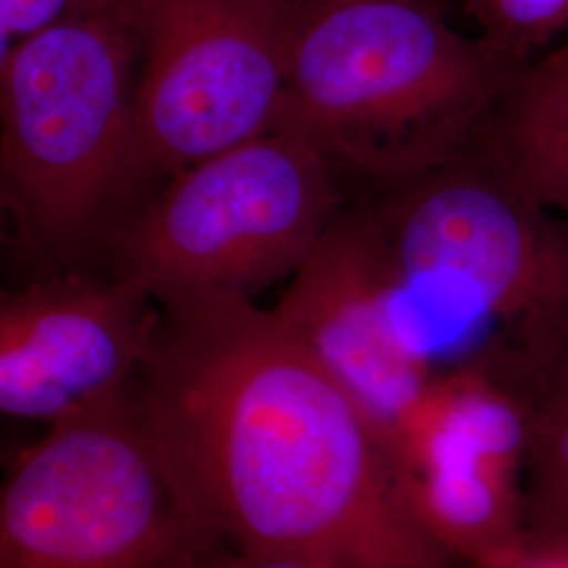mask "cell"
I'll list each match as a JSON object with an SVG mask.
<instances>
[{"mask_svg":"<svg viewBox=\"0 0 568 568\" xmlns=\"http://www.w3.org/2000/svg\"><path fill=\"white\" fill-rule=\"evenodd\" d=\"M511 568H568V549H549L532 560H520Z\"/></svg>","mask_w":568,"mask_h":568,"instance_id":"obj_16","label":"cell"},{"mask_svg":"<svg viewBox=\"0 0 568 568\" xmlns=\"http://www.w3.org/2000/svg\"><path fill=\"white\" fill-rule=\"evenodd\" d=\"M217 568H314L300 560L274 558V556H251V554H234L222 551L217 556Z\"/></svg>","mask_w":568,"mask_h":568,"instance_id":"obj_15","label":"cell"},{"mask_svg":"<svg viewBox=\"0 0 568 568\" xmlns=\"http://www.w3.org/2000/svg\"><path fill=\"white\" fill-rule=\"evenodd\" d=\"M344 169L302 135L272 129L173 175L122 225L112 274L156 304L291 276L347 203Z\"/></svg>","mask_w":568,"mask_h":568,"instance_id":"obj_5","label":"cell"},{"mask_svg":"<svg viewBox=\"0 0 568 568\" xmlns=\"http://www.w3.org/2000/svg\"><path fill=\"white\" fill-rule=\"evenodd\" d=\"M222 551H213V554H206V556H199V558H190V560H183L180 565H173L169 568H217V556Z\"/></svg>","mask_w":568,"mask_h":568,"instance_id":"obj_19","label":"cell"},{"mask_svg":"<svg viewBox=\"0 0 568 568\" xmlns=\"http://www.w3.org/2000/svg\"><path fill=\"white\" fill-rule=\"evenodd\" d=\"M356 400L394 450L432 377L396 342L366 234L352 199L291 274L274 307Z\"/></svg>","mask_w":568,"mask_h":568,"instance_id":"obj_10","label":"cell"},{"mask_svg":"<svg viewBox=\"0 0 568 568\" xmlns=\"http://www.w3.org/2000/svg\"><path fill=\"white\" fill-rule=\"evenodd\" d=\"M159 304L119 276L72 272L0 291V419L55 426L135 384Z\"/></svg>","mask_w":568,"mask_h":568,"instance_id":"obj_9","label":"cell"},{"mask_svg":"<svg viewBox=\"0 0 568 568\" xmlns=\"http://www.w3.org/2000/svg\"><path fill=\"white\" fill-rule=\"evenodd\" d=\"M527 419L532 537L544 551L568 549V339L530 389Z\"/></svg>","mask_w":568,"mask_h":568,"instance_id":"obj_12","label":"cell"},{"mask_svg":"<svg viewBox=\"0 0 568 568\" xmlns=\"http://www.w3.org/2000/svg\"><path fill=\"white\" fill-rule=\"evenodd\" d=\"M251 2H260V4H265V7H274V9H281V11L295 13V11H305V9L325 4V2H331V0H251Z\"/></svg>","mask_w":568,"mask_h":568,"instance_id":"obj_17","label":"cell"},{"mask_svg":"<svg viewBox=\"0 0 568 568\" xmlns=\"http://www.w3.org/2000/svg\"><path fill=\"white\" fill-rule=\"evenodd\" d=\"M18 445L13 447V445H9V443H2L0 440V467L4 466L13 455H16V450H18Z\"/></svg>","mask_w":568,"mask_h":568,"instance_id":"obj_20","label":"cell"},{"mask_svg":"<svg viewBox=\"0 0 568 568\" xmlns=\"http://www.w3.org/2000/svg\"><path fill=\"white\" fill-rule=\"evenodd\" d=\"M485 30L483 41L514 61L567 34L568 0H466Z\"/></svg>","mask_w":568,"mask_h":568,"instance_id":"obj_13","label":"cell"},{"mask_svg":"<svg viewBox=\"0 0 568 568\" xmlns=\"http://www.w3.org/2000/svg\"><path fill=\"white\" fill-rule=\"evenodd\" d=\"M135 394L180 501L222 551L314 568H453L384 434L274 310L159 304Z\"/></svg>","mask_w":568,"mask_h":568,"instance_id":"obj_1","label":"cell"},{"mask_svg":"<svg viewBox=\"0 0 568 568\" xmlns=\"http://www.w3.org/2000/svg\"><path fill=\"white\" fill-rule=\"evenodd\" d=\"M525 403L480 373L434 377L398 445L413 504L457 560L511 568L527 549L518 469L527 455Z\"/></svg>","mask_w":568,"mask_h":568,"instance_id":"obj_8","label":"cell"},{"mask_svg":"<svg viewBox=\"0 0 568 568\" xmlns=\"http://www.w3.org/2000/svg\"><path fill=\"white\" fill-rule=\"evenodd\" d=\"M356 201L406 354L429 377L474 371L527 400L568 339V220L478 152Z\"/></svg>","mask_w":568,"mask_h":568,"instance_id":"obj_2","label":"cell"},{"mask_svg":"<svg viewBox=\"0 0 568 568\" xmlns=\"http://www.w3.org/2000/svg\"><path fill=\"white\" fill-rule=\"evenodd\" d=\"M474 152L568 220V32L546 55L518 65Z\"/></svg>","mask_w":568,"mask_h":568,"instance_id":"obj_11","label":"cell"},{"mask_svg":"<svg viewBox=\"0 0 568 568\" xmlns=\"http://www.w3.org/2000/svg\"><path fill=\"white\" fill-rule=\"evenodd\" d=\"M81 0H0V70L20 42L68 16Z\"/></svg>","mask_w":568,"mask_h":568,"instance_id":"obj_14","label":"cell"},{"mask_svg":"<svg viewBox=\"0 0 568 568\" xmlns=\"http://www.w3.org/2000/svg\"><path fill=\"white\" fill-rule=\"evenodd\" d=\"M135 49L121 0H81L0 70V180L47 253H77L129 196Z\"/></svg>","mask_w":568,"mask_h":568,"instance_id":"obj_4","label":"cell"},{"mask_svg":"<svg viewBox=\"0 0 568 568\" xmlns=\"http://www.w3.org/2000/svg\"><path fill=\"white\" fill-rule=\"evenodd\" d=\"M213 551L171 485L135 384L0 467V568H169Z\"/></svg>","mask_w":568,"mask_h":568,"instance_id":"obj_6","label":"cell"},{"mask_svg":"<svg viewBox=\"0 0 568 568\" xmlns=\"http://www.w3.org/2000/svg\"><path fill=\"white\" fill-rule=\"evenodd\" d=\"M9 220H13V209H11V203H9L4 183L0 180V243H2V239H4V230H7Z\"/></svg>","mask_w":568,"mask_h":568,"instance_id":"obj_18","label":"cell"},{"mask_svg":"<svg viewBox=\"0 0 568 568\" xmlns=\"http://www.w3.org/2000/svg\"><path fill=\"white\" fill-rule=\"evenodd\" d=\"M520 63L467 41L432 0H331L288 18L276 126L347 178L400 182L474 152Z\"/></svg>","mask_w":568,"mask_h":568,"instance_id":"obj_3","label":"cell"},{"mask_svg":"<svg viewBox=\"0 0 568 568\" xmlns=\"http://www.w3.org/2000/svg\"><path fill=\"white\" fill-rule=\"evenodd\" d=\"M143 49L129 192L272 131L288 11L251 0H121Z\"/></svg>","mask_w":568,"mask_h":568,"instance_id":"obj_7","label":"cell"}]
</instances>
